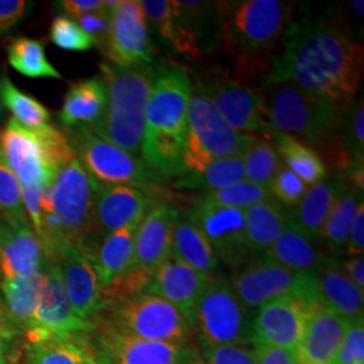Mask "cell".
<instances>
[{
    "mask_svg": "<svg viewBox=\"0 0 364 364\" xmlns=\"http://www.w3.org/2000/svg\"><path fill=\"white\" fill-rule=\"evenodd\" d=\"M198 352L204 364H257L255 350L246 346L213 344L200 338Z\"/></svg>",
    "mask_w": 364,
    "mask_h": 364,
    "instance_id": "45",
    "label": "cell"
},
{
    "mask_svg": "<svg viewBox=\"0 0 364 364\" xmlns=\"http://www.w3.org/2000/svg\"><path fill=\"white\" fill-rule=\"evenodd\" d=\"M15 335H16V332H15L13 326L7 323V320L4 317L0 316V338L13 341Z\"/></svg>",
    "mask_w": 364,
    "mask_h": 364,
    "instance_id": "55",
    "label": "cell"
},
{
    "mask_svg": "<svg viewBox=\"0 0 364 364\" xmlns=\"http://www.w3.org/2000/svg\"><path fill=\"white\" fill-rule=\"evenodd\" d=\"M363 201V193L350 185H346L343 192L326 219L318 243L326 248V254L336 258L344 254L352 221L359 204Z\"/></svg>",
    "mask_w": 364,
    "mask_h": 364,
    "instance_id": "34",
    "label": "cell"
},
{
    "mask_svg": "<svg viewBox=\"0 0 364 364\" xmlns=\"http://www.w3.org/2000/svg\"><path fill=\"white\" fill-rule=\"evenodd\" d=\"M332 364H364V320L352 321Z\"/></svg>",
    "mask_w": 364,
    "mask_h": 364,
    "instance_id": "47",
    "label": "cell"
},
{
    "mask_svg": "<svg viewBox=\"0 0 364 364\" xmlns=\"http://www.w3.org/2000/svg\"><path fill=\"white\" fill-rule=\"evenodd\" d=\"M93 324L84 321L73 311L57 262L46 260L45 281L39 297L38 309L31 328L25 333L27 344L48 340L80 338L90 333Z\"/></svg>",
    "mask_w": 364,
    "mask_h": 364,
    "instance_id": "14",
    "label": "cell"
},
{
    "mask_svg": "<svg viewBox=\"0 0 364 364\" xmlns=\"http://www.w3.org/2000/svg\"><path fill=\"white\" fill-rule=\"evenodd\" d=\"M9 64L27 77H50L63 80L61 73L49 63L45 46L38 39L21 37L15 38L7 46Z\"/></svg>",
    "mask_w": 364,
    "mask_h": 364,
    "instance_id": "38",
    "label": "cell"
},
{
    "mask_svg": "<svg viewBox=\"0 0 364 364\" xmlns=\"http://www.w3.org/2000/svg\"><path fill=\"white\" fill-rule=\"evenodd\" d=\"M1 100L14 115V120L28 130H38L49 124L50 112L38 100L18 90L7 77L0 78Z\"/></svg>",
    "mask_w": 364,
    "mask_h": 364,
    "instance_id": "39",
    "label": "cell"
},
{
    "mask_svg": "<svg viewBox=\"0 0 364 364\" xmlns=\"http://www.w3.org/2000/svg\"><path fill=\"white\" fill-rule=\"evenodd\" d=\"M100 72L107 88V107L103 117L90 129L119 149L139 156L156 69L103 63Z\"/></svg>",
    "mask_w": 364,
    "mask_h": 364,
    "instance_id": "4",
    "label": "cell"
},
{
    "mask_svg": "<svg viewBox=\"0 0 364 364\" xmlns=\"http://www.w3.org/2000/svg\"><path fill=\"white\" fill-rule=\"evenodd\" d=\"M96 346L90 348L96 364H204L195 346L134 338L93 326Z\"/></svg>",
    "mask_w": 364,
    "mask_h": 364,
    "instance_id": "13",
    "label": "cell"
},
{
    "mask_svg": "<svg viewBox=\"0 0 364 364\" xmlns=\"http://www.w3.org/2000/svg\"><path fill=\"white\" fill-rule=\"evenodd\" d=\"M306 189V183L284 164L277 171L270 185V193L274 200H277L287 209L294 208L299 204Z\"/></svg>",
    "mask_w": 364,
    "mask_h": 364,
    "instance_id": "46",
    "label": "cell"
},
{
    "mask_svg": "<svg viewBox=\"0 0 364 364\" xmlns=\"http://www.w3.org/2000/svg\"><path fill=\"white\" fill-rule=\"evenodd\" d=\"M221 42L239 69L267 70L274 49L285 37L293 16V1H218Z\"/></svg>",
    "mask_w": 364,
    "mask_h": 364,
    "instance_id": "3",
    "label": "cell"
},
{
    "mask_svg": "<svg viewBox=\"0 0 364 364\" xmlns=\"http://www.w3.org/2000/svg\"><path fill=\"white\" fill-rule=\"evenodd\" d=\"M73 19L91 37L95 46L103 50L111 28V10L105 7V10L82 14Z\"/></svg>",
    "mask_w": 364,
    "mask_h": 364,
    "instance_id": "49",
    "label": "cell"
},
{
    "mask_svg": "<svg viewBox=\"0 0 364 364\" xmlns=\"http://www.w3.org/2000/svg\"><path fill=\"white\" fill-rule=\"evenodd\" d=\"M57 264L73 311L81 320L91 323L103 309L102 284L91 254L66 245L57 259Z\"/></svg>",
    "mask_w": 364,
    "mask_h": 364,
    "instance_id": "21",
    "label": "cell"
},
{
    "mask_svg": "<svg viewBox=\"0 0 364 364\" xmlns=\"http://www.w3.org/2000/svg\"><path fill=\"white\" fill-rule=\"evenodd\" d=\"M102 52L114 65H153L156 48L141 1L119 0L111 9L109 36Z\"/></svg>",
    "mask_w": 364,
    "mask_h": 364,
    "instance_id": "17",
    "label": "cell"
},
{
    "mask_svg": "<svg viewBox=\"0 0 364 364\" xmlns=\"http://www.w3.org/2000/svg\"><path fill=\"white\" fill-rule=\"evenodd\" d=\"M284 38L282 50L270 58L263 87L289 84L338 103L358 97L363 49L333 16H301Z\"/></svg>",
    "mask_w": 364,
    "mask_h": 364,
    "instance_id": "1",
    "label": "cell"
},
{
    "mask_svg": "<svg viewBox=\"0 0 364 364\" xmlns=\"http://www.w3.org/2000/svg\"><path fill=\"white\" fill-rule=\"evenodd\" d=\"M231 289L252 313L278 299H297L314 305L312 275L294 273L264 257L254 258L235 272Z\"/></svg>",
    "mask_w": 364,
    "mask_h": 364,
    "instance_id": "12",
    "label": "cell"
},
{
    "mask_svg": "<svg viewBox=\"0 0 364 364\" xmlns=\"http://www.w3.org/2000/svg\"><path fill=\"white\" fill-rule=\"evenodd\" d=\"M4 112V105H3V100H1V90H0V117L3 115Z\"/></svg>",
    "mask_w": 364,
    "mask_h": 364,
    "instance_id": "57",
    "label": "cell"
},
{
    "mask_svg": "<svg viewBox=\"0 0 364 364\" xmlns=\"http://www.w3.org/2000/svg\"><path fill=\"white\" fill-rule=\"evenodd\" d=\"M25 364H96V360L80 338H61L27 344Z\"/></svg>",
    "mask_w": 364,
    "mask_h": 364,
    "instance_id": "37",
    "label": "cell"
},
{
    "mask_svg": "<svg viewBox=\"0 0 364 364\" xmlns=\"http://www.w3.org/2000/svg\"><path fill=\"white\" fill-rule=\"evenodd\" d=\"M134 338L193 346V329L171 304L156 294L139 293L114 304L91 323Z\"/></svg>",
    "mask_w": 364,
    "mask_h": 364,
    "instance_id": "7",
    "label": "cell"
},
{
    "mask_svg": "<svg viewBox=\"0 0 364 364\" xmlns=\"http://www.w3.org/2000/svg\"><path fill=\"white\" fill-rule=\"evenodd\" d=\"M169 48L193 60L204 58L221 42L220 11L218 1L176 0Z\"/></svg>",
    "mask_w": 364,
    "mask_h": 364,
    "instance_id": "18",
    "label": "cell"
},
{
    "mask_svg": "<svg viewBox=\"0 0 364 364\" xmlns=\"http://www.w3.org/2000/svg\"><path fill=\"white\" fill-rule=\"evenodd\" d=\"M178 210L168 200L156 203L139 223L135 235L134 267L151 274L171 255V235Z\"/></svg>",
    "mask_w": 364,
    "mask_h": 364,
    "instance_id": "24",
    "label": "cell"
},
{
    "mask_svg": "<svg viewBox=\"0 0 364 364\" xmlns=\"http://www.w3.org/2000/svg\"><path fill=\"white\" fill-rule=\"evenodd\" d=\"M352 321L323 306L313 305L296 350L299 363L332 364Z\"/></svg>",
    "mask_w": 364,
    "mask_h": 364,
    "instance_id": "25",
    "label": "cell"
},
{
    "mask_svg": "<svg viewBox=\"0 0 364 364\" xmlns=\"http://www.w3.org/2000/svg\"><path fill=\"white\" fill-rule=\"evenodd\" d=\"M55 6L61 9L66 16L76 18L82 14L92 13L105 10V0H61L57 1Z\"/></svg>",
    "mask_w": 364,
    "mask_h": 364,
    "instance_id": "53",
    "label": "cell"
},
{
    "mask_svg": "<svg viewBox=\"0 0 364 364\" xmlns=\"http://www.w3.org/2000/svg\"><path fill=\"white\" fill-rule=\"evenodd\" d=\"M270 139H274L275 149L279 156L284 158L285 166L297 174L305 183L313 185L326 180L328 168L324 159L314 150V147L290 135L274 131H272Z\"/></svg>",
    "mask_w": 364,
    "mask_h": 364,
    "instance_id": "35",
    "label": "cell"
},
{
    "mask_svg": "<svg viewBox=\"0 0 364 364\" xmlns=\"http://www.w3.org/2000/svg\"><path fill=\"white\" fill-rule=\"evenodd\" d=\"M272 197L273 196L270 193V189L250 181L237 182L235 185L218 191H208L201 196V198L204 200L242 210Z\"/></svg>",
    "mask_w": 364,
    "mask_h": 364,
    "instance_id": "42",
    "label": "cell"
},
{
    "mask_svg": "<svg viewBox=\"0 0 364 364\" xmlns=\"http://www.w3.org/2000/svg\"><path fill=\"white\" fill-rule=\"evenodd\" d=\"M107 88L100 76L85 78L73 82L66 92L60 120L68 127H91L96 124L105 112Z\"/></svg>",
    "mask_w": 364,
    "mask_h": 364,
    "instance_id": "32",
    "label": "cell"
},
{
    "mask_svg": "<svg viewBox=\"0 0 364 364\" xmlns=\"http://www.w3.org/2000/svg\"><path fill=\"white\" fill-rule=\"evenodd\" d=\"M347 183L338 177L326 178L313 183L294 208L289 209L290 221L311 240L318 243L326 219L333 208L338 196Z\"/></svg>",
    "mask_w": 364,
    "mask_h": 364,
    "instance_id": "29",
    "label": "cell"
},
{
    "mask_svg": "<svg viewBox=\"0 0 364 364\" xmlns=\"http://www.w3.org/2000/svg\"><path fill=\"white\" fill-rule=\"evenodd\" d=\"M171 254L196 272L216 278L219 259L208 239L186 210L178 212L171 235Z\"/></svg>",
    "mask_w": 364,
    "mask_h": 364,
    "instance_id": "30",
    "label": "cell"
},
{
    "mask_svg": "<svg viewBox=\"0 0 364 364\" xmlns=\"http://www.w3.org/2000/svg\"><path fill=\"white\" fill-rule=\"evenodd\" d=\"M224 122L235 131L270 141L272 129L267 123L260 92L232 78H207L197 81Z\"/></svg>",
    "mask_w": 364,
    "mask_h": 364,
    "instance_id": "16",
    "label": "cell"
},
{
    "mask_svg": "<svg viewBox=\"0 0 364 364\" xmlns=\"http://www.w3.org/2000/svg\"><path fill=\"white\" fill-rule=\"evenodd\" d=\"M364 251V201L358 207L356 215L352 221L350 234L346 245V254L348 257L363 255Z\"/></svg>",
    "mask_w": 364,
    "mask_h": 364,
    "instance_id": "51",
    "label": "cell"
},
{
    "mask_svg": "<svg viewBox=\"0 0 364 364\" xmlns=\"http://www.w3.org/2000/svg\"><path fill=\"white\" fill-rule=\"evenodd\" d=\"M297 364H305V363H299V362H297Z\"/></svg>",
    "mask_w": 364,
    "mask_h": 364,
    "instance_id": "59",
    "label": "cell"
},
{
    "mask_svg": "<svg viewBox=\"0 0 364 364\" xmlns=\"http://www.w3.org/2000/svg\"><path fill=\"white\" fill-rule=\"evenodd\" d=\"M338 141L355 159H364L363 97L346 103L338 126Z\"/></svg>",
    "mask_w": 364,
    "mask_h": 364,
    "instance_id": "41",
    "label": "cell"
},
{
    "mask_svg": "<svg viewBox=\"0 0 364 364\" xmlns=\"http://www.w3.org/2000/svg\"><path fill=\"white\" fill-rule=\"evenodd\" d=\"M185 210L208 239L216 258L234 273L252 260L246 242L245 210L224 207L201 197L196 200L193 208Z\"/></svg>",
    "mask_w": 364,
    "mask_h": 364,
    "instance_id": "15",
    "label": "cell"
},
{
    "mask_svg": "<svg viewBox=\"0 0 364 364\" xmlns=\"http://www.w3.org/2000/svg\"><path fill=\"white\" fill-rule=\"evenodd\" d=\"M95 224L100 239L126 225L141 223L156 203L166 200L165 191H146L130 185L95 182Z\"/></svg>",
    "mask_w": 364,
    "mask_h": 364,
    "instance_id": "19",
    "label": "cell"
},
{
    "mask_svg": "<svg viewBox=\"0 0 364 364\" xmlns=\"http://www.w3.org/2000/svg\"><path fill=\"white\" fill-rule=\"evenodd\" d=\"M257 364H297L296 352L274 348L267 346H255Z\"/></svg>",
    "mask_w": 364,
    "mask_h": 364,
    "instance_id": "52",
    "label": "cell"
},
{
    "mask_svg": "<svg viewBox=\"0 0 364 364\" xmlns=\"http://www.w3.org/2000/svg\"><path fill=\"white\" fill-rule=\"evenodd\" d=\"M0 151L23 188H48L55 174L76 158L64 132L50 124L28 130L14 119L0 132Z\"/></svg>",
    "mask_w": 364,
    "mask_h": 364,
    "instance_id": "6",
    "label": "cell"
},
{
    "mask_svg": "<svg viewBox=\"0 0 364 364\" xmlns=\"http://www.w3.org/2000/svg\"><path fill=\"white\" fill-rule=\"evenodd\" d=\"M243 156H232L219 159L198 171L185 173L174 182L178 189H209L218 191L237 182L245 181Z\"/></svg>",
    "mask_w": 364,
    "mask_h": 364,
    "instance_id": "36",
    "label": "cell"
},
{
    "mask_svg": "<svg viewBox=\"0 0 364 364\" xmlns=\"http://www.w3.org/2000/svg\"><path fill=\"white\" fill-rule=\"evenodd\" d=\"M27 9L25 0H0V36L10 33L25 18Z\"/></svg>",
    "mask_w": 364,
    "mask_h": 364,
    "instance_id": "50",
    "label": "cell"
},
{
    "mask_svg": "<svg viewBox=\"0 0 364 364\" xmlns=\"http://www.w3.org/2000/svg\"><path fill=\"white\" fill-rule=\"evenodd\" d=\"M264 88L262 99L272 131L290 135L320 150L338 138L346 103L289 84Z\"/></svg>",
    "mask_w": 364,
    "mask_h": 364,
    "instance_id": "5",
    "label": "cell"
},
{
    "mask_svg": "<svg viewBox=\"0 0 364 364\" xmlns=\"http://www.w3.org/2000/svg\"><path fill=\"white\" fill-rule=\"evenodd\" d=\"M49 34L53 43L66 52H88L95 48L91 37L75 19L66 15H58L53 19Z\"/></svg>",
    "mask_w": 364,
    "mask_h": 364,
    "instance_id": "44",
    "label": "cell"
},
{
    "mask_svg": "<svg viewBox=\"0 0 364 364\" xmlns=\"http://www.w3.org/2000/svg\"><path fill=\"white\" fill-rule=\"evenodd\" d=\"M313 302L348 321L363 318V290L356 287L332 258L312 275Z\"/></svg>",
    "mask_w": 364,
    "mask_h": 364,
    "instance_id": "26",
    "label": "cell"
},
{
    "mask_svg": "<svg viewBox=\"0 0 364 364\" xmlns=\"http://www.w3.org/2000/svg\"><path fill=\"white\" fill-rule=\"evenodd\" d=\"M49 191L68 242L92 254L102 240L95 224V183L77 158L55 174Z\"/></svg>",
    "mask_w": 364,
    "mask_h": 364,
    "instance_id": "10",
    "label": "cell"
},
{
    "mask_svg": "<svg viewBox=\"0 0 364 364\" xmlns=\"http://www.w3.org/2000/svg\"><path fill=\"white\" fill-rule=\"evenodd\" d=\"M46 258L38 236L26 218H0V275L1 279L37 273Z\"/></svg>",
    "mask_w": 364,
    "mask_h": 364,
    "instance_id": "23",
    "label": "cell"
},
{
    "mask_svg": "<svg viewBox=\"0 0 364 364\" xmlns=\"http://www.w3.org/2000/svg\"><path fill=\"white\" fill-rule=\"evenodd\" d=\"M254 138L231 129L200 84L192 85L186 144L182 158L185 173L198 171L219 159L243 156Z\"/></svg>",
    "mask_w": 364,
    "mask_h": 364,
    "instance_id": "8",
    "label": "cell"
},
{
    "mask_svg": "<svg viewBox=\"0 0 364 364\" xmlns=\"http://www.w3.org/2000/svg\"><path fill=\"white\" fill-rule=\"evenodd\" d=\"M209 279L171 254L153 273L144 291L168 301L193 329L196 306Z\"/></svg>",
    "mask_w": 364,
    "mask_h": 364,
    "instance_id": "22",
    "label": "cell"
},
{
    "mask_svg": "<svg viewBox=\"0 0 364 364\" xmlns=\"http://www.w3.org/2000/svg\"><path fill=\"white\" fill-rule=\"evenodd\" d=\"M149 26L151 25L156 37L166 46L169 43L173 25V6L168 0H144L141 1Z\"/></svg>",
    "mask_w": 364,
    "mask_h": 364,
    "instance_id": "48",
    "label": "cell"
},
{
    "mask_svg": "<svg viewBox=\"0 0 364 364\" xmlns=\"http://www.w3.org/2000/svg\"><path fill=\"white\" fill-rule=\"evenodd\" d=\"M338 267L344 272V274L351 279L352 282L359 287L364 289V257H350L346 259L338 260Z\"/></svg>",
    "mask_w": 364,
    "mask_h": 364,
    "instance_id": "54",
    "label": "cell"
},
{
    "mask_svg": "<svg viewBox=\"0 0 364 364\" xmlns=\"http://www.w3.org/2000/svg\"><path fill=\"white\" fill-rule=\"evenodd\" d=\"M263 257L302 275H313L332 259L290 220Z\"/></svg>",
    "mask_w": 364,
    "mask_h": 364,
    "instance_id": "27",
    "label": "cell"
},
{
    "mask_svg": "<svg viewBox=\"0 0 364 364\" xmlns=\"http://www.w3.org/2000/svg\"><path fill=\"white\" fill-rule=\"evenodd\" d=\"M243 164L248 181L270 189L282 161L269 139L255 136L243 154Z\"/></svg>",
    "mask_w": 364,
    "mask_h": 364,
    "instance_id": "40",
    "label": "cell"
},
{
    "mask_svg": "<svg viewBox=\"0 0 364 364\" xmlns=\"http://www.w3.org/2000/svg\"><path fill=\"white\" fill-rule=\"evenodd\" d=\"M43 281L45 267L30 275L1 279L3 313L7 323L13 326L16 333H26L33 326Z\"/></svg>",
    "mask_w": 364,
    "mask_h": 364,
    "instance_id": "28",
    "label": "cell"
},
{
    "mask_svg": "<svg viewBox=\"0 0 364 364\" xmlns=\"http://www.w3.org/2000/svg\"><path fill=\"white\" fill-rule=\"evenodd\" d=\"M289 220V209L273 197L245 209L246 242L252 259L266 254L285 231Z\"/></svg>",
    "mask_w": 364,
    "mask_h": 364,
    "instance_id": "33",
    "label": "cell"
},
{
    "mask_svg": "<svg viewBox=\"0 0 364 364\" xmlns=\"http://www.w3.org/2000/svg\"><path fill=\"white\" fill-rule=\"evenodd\" d=\"M0 218L14 220L26 218L22 203V186L0 151Z\"/></svg>",
    "mask_w": 364,
    "mask_h": 364,
    "instance_id": "43",
    "label": "cell"
},
{
    "mask_svg": "<svg viewBox=\"0 0 364 364\" xmlns=\"http://www.w3.org/2000/svg\"><path fill=\"white\" fill-rule=\"evenodd\" d=\"M0 316L4 317V313H3V305H1V297H0ZM6 318V317H4Z\"/></svg>",
    "mask_w": 364,
    "mask_h": 364,
    "instance_id": "58",
    "label": "cell"
},
{
    "mask_svg": "<svg viewBox=\"0 0 364 364\" xmlns=\"http://www.w3.org/2000/svg\"><path fill=\"white\" fill-rule=\"evenodd\" d=\"M76 158L92 180L108 185H130L159 191L165 178L150 169L139 156L97 136L88 126L69 129L66 134Z\"/></svg>",
    "mask_w": 364,
    "mask_h": 364,
    "instance_id": "9",
    "label": "cell"
},
{
    "mask_svg": "<svg viewBox=\"0 0 364 364\" xmlns=\"http://www.w3.org/2000/svg\"><path fill=\"white\" fill-rule=\"evenodd\" d=\"M138 225L139 223H135L105 235L92 252V260L102 287L124 277L134 267Z\"/></svg>",
    "mask_w": 364,
    "mask_h": 364,
    "instance_id": "31",
    "label": "cell"
},
{
    "mask_svg": "<svg viewBox=\"0 0 364 364\" xmlns=\"http://www.w3.org/2000/svg\"><path fill=\"white\" fill-rule=\"evenodd\" d=\"M192 81L178 65L156 69L146 112L141 156L156 174L177 178L185 173L183 150Z\"/></svg>",
    "mask_w": 364,
    "mask_h": 364,
    "instance_id": "2",
    "label": "cell"
},
{
    "mask_svg": "<svg viewBox=\"0 0 364 364\" xmlns=\"http://www.w3.org/2000/svg\"><path fill=\"white\" fill-rule=\"evenodd\" d=\"M9 344L10 340L0 338V364H11L9 356Z\"/></svg>",
    "mask_w": 364,
    "mask_h": 364,
    "instance_id": "56",
    "label": "cell"
},
{
    "mask_svg": "<svg viewBox=\"0 0 364 364\" xmlns=\"http://www.w3.org/2000/svg\"><path fill=\"white\" fill-rule=\"evenodd\" d=\"M313 305L278 299L260 306L252 318V344L296 351Z\"/></svg>",
    "mask_w": 364,
    "mask_h": 364,
    "instance_id": "20",
    "label": "cell"
},
{
    "mask_svg": "<svg viewBox=\"0 0 364 364\" xmlns=\"http://www.w3.org/2000/svg\"><path fill=\"white\" fill-rule=\"evenodd\" d=\"M252 318L254 313L240 302L227 282L216 277L209 279L197 302L193 331L201 340L213 344L250 347Z\"/></svg>",
    "mask_w": 364,
    "mask_h": 364,
    "instance_id": "11",
    "label": "cell"
}]
</instances>
